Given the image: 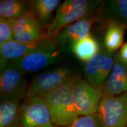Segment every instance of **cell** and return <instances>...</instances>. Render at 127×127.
<instances>
[{
  "label": "cell",
  "instance_id": "d6986e66",
  "mask_svg": "<svg viewBox=\"0 0 127 127\" xmlns=\"http://www.w3.org/2000/svg\"><path fill=\"white\" fill-rule=\"evenodd\" d=\"M102 44H101L99 52L85 64L84 73L85 78L87 81L94 86L96 84V79L102 65Z\"/></svg>",
  "mask_w": 127,
  "mask_h": 127
},
{
  "label": "cell",
  "instance_id": "44dd1931",
  "mask_svg": "<svg viewBox=\"0 0 127 127\" xmlns=\"http://www.w3.org/2000/svg\"><path fill=\"white\" fill-rule=\"evenodd\" d=\"M65 127H103L96 114L79 116L72 123Z\"/></svg>",
  "mask_w": 127,
  "mask_h": 127
},
{
  "label": "cell",
  "instance_id": "3957f363",
  "mask_svg": "<svg viewBox=\"0 0 127 127\" xmlns=\"http://www.w3.org/2000/svg\"><path fill=\"white\" fill-rule=\"evenodd\" d=\"M60 55V49L55 39L45 37L39 41L34 50L9 64L18 68L25 74H29L37 72L56 63Z\"/></svg>",
  "mask_w": 127,
  "mask_h": 127
},
{
  "label": "cell",
  "instance_id": "52a82bcc",
  "mask_svg": "<svg viewBox=\"0 0 127 127\" xmlns=\"http://www.w3.org/2000/svg\"><path fill=\"white\" fill-rule=\"evenodd\" d=\"M53 125L50 110L42 96H28L23 104L20 127H49Z\"/></svg>",
  "mask_w": 127,
  "mask_h": 127
},
{
  "label": "cell",
  "instance_id": "5bb4252c",
  "mask_svg": "<svg viewBox=\"0 0 127 127\" xmlns=\"http://www.w3.org/2000/svg\"><path fill=\"white\" fill-rule=\"evenodd\" d=\"M60 0H34L32 1L31 11L35 14L39 25L45 31L53 20V12L60 4Z\"/></svg>",
  "mask_w": 127,
  "mask_h": 127
},
{
  "label": "cell",
  "instance_id": "7402d4cb",
  "mask_svg": "<svg viewBox=\"0 0 127 127\" xmlns=\"http://www.w3.org/2000/svg\"><path fill=\"white\" fill-rule=\"evenodd\" d=\"M14 39L11 21L0 18V44Z\"/></svg>",
  "mask_w": 127,
  "mask_h": 127
},
{
  "label": "cell",
  "instance_id": "8992f818",
  "mask_svg": "<svg viewBox=\"0 0 127 127\" xmlns=\"http://www.w3.org/2000/svg\"><path fill=\"white\" fill-rule=\"evenodd\" d=\"M72 92L79 116L96 113L100 101L104 96L102 88L78 77L72 82Z\"/></svg>",
  "mask_w": 127,
  "mask_h": 127
},
{
  "label": "cell",
  "instance_id": "d4e9b609",
  "mask_svg": "<svg viewBox=\"0 0 127 127\" xmlns=\"http://www.w3.org/2000/svg\"></svg>",
  "mask_w": 127,
  "mask_h": 127
},
{
  "label": "cell",
  "instance_id": "2e32d148",
  "mask_svg": "<svg viewBox=\"0 0 127 127\" xmlns=\"http://www.w3.org/2000/svg\"><path fill=\"white\" fill-rule=\"evenodd\" d=\"M32 1L1 0L0 18L11 20L31 11Z\"/></svg>",
  "mask_w": 127,
  "mask_h": 127
},
{
  "label": "cell",
  "instance_id": "603a6c76",
  "mask_svg": "<svg viewBox=\"0 0 127 127\" xmlns=\"http://www.w3.org/2000/svg\"><path fill=\"white\" fill-rule=\"evenodd\" d=\"M117 52L118 57L120 61L127 65V42L124 44L120 50Z\"/></svg>",
  "mask_w": 127,
  "mask_h": 127
},
{
  "label": "cell",
  "instance_id": "ac0fdd59",
  "mask_svg": "<svg viewBox=\"0 0 127 127\" xmlns=\"http://www.w3.org/2000/svg\"><path fill=\"white\" fill-rule=\"evenodd\" d=\"M45 37V32L39 25L26 27L14 34V40L25 44L38 42Z\"/></svg>",
  "mask_w": 127,
  "mask_h": 127
},
{
  "label": "cell",
  "instance_id": "8fae6325",
  "mask_svg": "<svg viewBox=\"0 0 127 127\" xmlns=\"http://www.w3.org/2000/svg\"><path fill=\"white\" fill-rule=\"evenodd\" d=\"M38 42L39 41L34 43L25 44L12 39L0 44L1 71L4 69L9 64L18 61L34 50Z\"/></svg>",
  "mask_w": 127,
  "mask_h": 127
},
{
  "label": "cell",
  "instance_id": "cb8c5ba5",
  "mask_svg": "<svg viewBox=\"0 0 127 127\" xmlns=\"http://www.w3.org/2000/svg\"><path fill=\"white\" fill-rule=\"evenodd\" d=\"M57 127V126H55V125H52V126H51V127Z\"/></svg>",
  "mask_w": 127,
  "mask_h": 127
},
{
  "label": "cell",
  "instance_id": "277c9868",
  "mask_svg": "<svg viewBox=\"0 0 127 127\" xmlns=\"http://www.w3.org/2000/svg\"><path fill=\"white\" fill-rule=\"evenodd\" d=\"M77 77L69 68L60 66L36 74L33 77L29 84L28 96H43L54 89L64 84L70 83Z\"/></svg>",
  "mask_w": 127,
  "mask_h": 127
},
{
  "label": "cell",
  "instance_id": "5b68a950",
  "mask_svg": "<svg viewBox=\"0 0 127 127\" xmlns=\"http://www.w3.org/2000/svg\"><path fill=\"white\" fill-rule=\"evenodd\" d=\"M96 114L103 127H127V93L104 96Z\"/></svg>",
  "mask_w": 127,
  "mask_h": 127
},
{
  "label": "cell",
  "instance_id": "ffe728a7",
  "mask_svg": "<svg viewBox=\"0 0 127 127\" xmlns=\"http://www.w3.org/2000/svg\"><path fill=\"white\" fill-rule=\"evenodd\" d=\"M10 21L14 34L21 30L22 28L26 27L32 25H39L38 18L32 11L21 17Z\"/></svg>",
  "mask_w": 127,
  "mask_h": 127
},
{
  "label": "cell",
  "instance_id": "6da1fadb",
  "mask_svg": "<svg viewBox=\"0 0 127 127\" xmlns=\"http://www.w3.org/2000/svg\"><path fill=\"white\" fill-rule=\"evenodd\" d=\"M102 2V1L91 0L65 1L57 9L53 20L45 28V37L55 39L66 27L94 13Z\"/></svg>",
  "mask_w": 127,
  "mask_h": 127
},
{
  "label": "cell",
  "instance_id": "7c38bea8",
  "mask_svg": "<svg viewBox=\"0 0 127 127\" xmlns=\"http://www.w3.org/2000/svg\"><path fill=\"white\" fill-rule=\"evenodd\" d=\"M23 100L16 98H1L0 127H20Z\"/></svg>",
  "mask_w": 127,
  "mask_h": 127
},
{
  "label": "cell",
  "instance_id": "ba28073f",
  "mask_svg": "<svg viewBox=\"0 0 127 127\" xmlns=\"http://www.w3.org/2000/svg\"><path fill=\"white\" fill-rule=\"evenodd\" d=\"M99 21L101 19L97 9L94 13L66 27L55 38L58 47L65 51H71L73 45L90 35L93 25Z\"/></svg>",
  "mask_w": 127,
  "mask_h": 127
},
{
  "label": "cell",
  "instance_id": "9c48e42d",
  "mask_svg": "<svg viewBox=\"0 0 127 127\" xmlns=\"http://www.w3.org/2000/svg\"><path fill=\"white\" fill-rule=\"evenodd\" d=\"M24 75L18 68L10 64L1 71V98H16L22 100L27 98L29 84Z\"/></svg>",
  "mask_w": 127,
  "mask_h": 127
},
{
  "label": "cell",
  "instance_id": "9a60e30c",
  "mask_svg": "<svg viewBox=\"0 0 127 127\" xmlns=\"http://www.w3.org/2000/svg\"><path fill=\"white\" fill-rule=\"evenodd\" d=\"M126 29V27L114 22L107 23L103 45L108 51L114 53L121 48Z\"/></svg>",
  "mask_w": 127,
  "mask_h": 127
},
{
  "label": "cell",
  "instance_id": "7a4b0ae2",
  "mask_svg": "<svg viewBox=\"0 0 127 127\" xmlns=\"http://www.w3.org/2000/svg\"><path fill=\"white\" fill-rule=\"evenodd\" d=\"M53 125L65 127L79 117L72 92V82L61 85L44 95Z\"/></svg>",
  "mask_w": 127,
  "mask_h": 127
},
{
  "label": "cell",
  "instance_id": "4fadbf2b",
  "mask_svg": "<svg viewBox=\"0 0 127 127\" xmlns=\"http://www.w3.org/2000/svg\"><path fill=\"white\" fill-rule=\"evenodd\" d=\"M98 12L101 20L114 22L127 28V0L102 1Z\"/></svg>",
  "mask_w": 127,
  "mask_h": 127
},
{
  "label": "cell",
  "instance_id": "30bf717a",
  "mask_svg": "<svg viewBox=\"0 0 127 127\" xmlns=\"http://www.w3.org/2000/svg\"><path fill=\"white\" fill-rule=\"evenodd\" d=\"M104 96H113L127 93V65L118 58L114 52L112 70L102 88Z\"/></svg>",
  "mask_w": 127,
  "mask_h": 127
},
{
  "label": "cell",
  "instance_id": "e0dca14e",
  "mask_svg": "<svg viewBox=\"0 0 127 127\" xmlns=\"http://www.w3.org/2000/svg\"><path fill=\"white\" fill-rule=\"evenodd\" d=\"M101 44L91 34L75 42L71 51L80 61L87 63L99 52Z\"/></svg>",
  "mask_w": 127,
  "mask_h": 127
}]
</instances>
